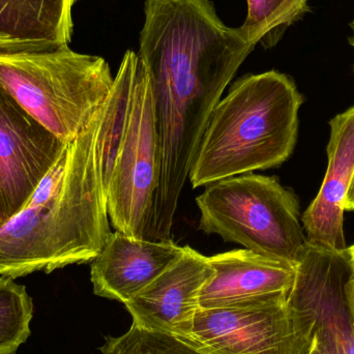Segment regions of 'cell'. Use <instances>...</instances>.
Wrapping results in <instances>:
<instances>
[{"instance_id":"6da1fadb","label":"cell","mask_w":354,"mask_h":354,"mask_svg":"<svg viewBox=\"0 0 354 354\" xmlns=\"http://www.w3.org/2000/svg\"><path fill=\"white\" fill-rule=\"evenodd\" d=\"M138 56L151 78L163 158L189 162L227 85L255 45L210 0H145Z\"/></svg>"},{"instance_id":"7a4b0ae2","label":"cell","mask_w":354,"mask_h":354,"mask_svg":"<svg viewBox=\"0 0 354 354\" xmlns=\"http://www.w3.org/2000/svg\"><path fill=\"white\" fill-rule=\"evenodd\" d=\"M102 107L0 228V276L50 274L91 262L103 249L112 232L97 159Z\"/></svg>"},{"instance_id":"3957f363","label":"cell","mask_w":354,"mask_h":354,"mask_svg":"<svg viewBox=\"0 0 354 354\" xmlns=\"http://www.w3.org/2000/svg\"><path fill=\"white\" fill-rule=\"evenodd\" d=\"M303 103L295 81L278 71L235 81L196 149L189 174L193 189L282 165L295 149Z\"/></svg>"},{"instance_id":"277c9868","label":"cell","mask_w":354,"mask_h":354,"mask_svg":"<svg viewBox=\"0 0 354 354\" xmlns=\"http://www.w3.org/2000/svg\"><path fill=\"white\" fill-rule=\"evenodd\" d=\"M113 81L103 57L68 47L0 51V85L64 142L74 140L95 118Z\"/></svg>"},{"instance_id":"5b68a950","label":"cell","mask_w":354,"mask_h":354,"mask_svg":"<svg viewBox=\"0 0 354 354\" xmlns=\"http://www.w3.org/2000/svg\"><path fill=\"white\" fill-rule=\"evenodd\" d=\"M199 228L260 255L297 266L309 243L299 203L274 177L248 174L206 185L196 198Z\"/></svg>"},{"instance_id":"8992f818","label":"cell","mask_w":354,"mask_h":354,"mask_svg":"<svg viewBox=\"0 0 354 354\" xmlns=\"http://www.w3.org/2000/svg\"><path fill=\"white\" fill-rule=\"evenodd\" d=\"M161 174V147L151 78L140 60L130 115L107 191L115 231L145 239Z\"/></svg>"},{"instance_id":"52a82bcc","label":"cell","mask_w":354,"mask_h":354,"mask_svg":"<svg viewBox=\"0 0 354 354\" xmlns=\"http://www.w3.org/2000/svg\"><path fill=\"white\" fill-rule=\"evenodd\" d=\"M177 337L205 354H308L313 334L286 301L199 309Z\"/></svg>"},{"instance_id":"ba28073f","label":"cell","mask_w":354,"mask_h":354,"mask_svg":"<svg viewBox=\"0 0 354 354\" xmlns=\"http://www.w3.org/2000/svg\"><path fill=\"white\" fill-rule=\"evenodd\" d=\"M353 279L348 248L309 245L297 266L289 308L311 324L314 338L330 354H354V319L349 303Z\"/></svg>"},{"instance_id":"9c48e42d","label":"cell","mask_w":354,"mask_h":354,"mask_svg":"<svg viewBox=\"0 0 354 354\" xmlns=\"http://www.w3.org/2000/svg\"><path fill=\"white\" fill-rule=\"evenodd\" d=\"M66 145L0 85V210L8 221L26 205Z\"/></svg>"},{"instance_id":"30bf717a","label":"cell","mask_w":354,"mask_h":354,"mask_svg":"<svg viewBox=\"0 0 354 354\" xmlns=\"http://www.w3.org/2000/svg\"><path fill=\"white\" fill-rule=\"evenodd\" d=\"M212 276L199 293V309L254 307L286 303L297 266L247 249L208 257Z\"/></svg>"},{"instance_id":"8fae6325","label":"cell","mask_w":354,"mask_h":354,"mask_svg":"<svg viewBox=\"0 0 354 354\" xmlns=\"http://www.w3.org/2000/svg\"><path fill=\"white\" fill-rule=\"evenodd\" d=\"M208 257L189 245L165 272L124 304L133 324L179 336L199 310V293L212 276Z\"/></svg>"},{"instance_id":"7c38bea8","label":"cell","mask_w":354,"mask_h":354,"mask_svg":"<svg viewBox=\"0 0 354 354\" xmlns=\"http://www.w3.org/2000/svg\"><path fill=\"white\" fill-rule=\"evenodd\" d=\"M183 253V247L170 239L149 241L115 231L91 261L93 293L124 305Z\"/></svg>"},{"instance_id":"4fadbf2b","label":"cell","mask_w":354,"mask_h":354,"mask_svg":"<svg viewBox=\"0 0 354 354\" xmlns=\"http://www.w3.org/2000/svg\"><path fill=\"white\" fill-rule=\"evenodd\" d=\"M330 127L328 170L301 223L309 245L345 250L344 200L354 172V106L335 116Z\"/></svg>"},{"instance_id":"5bb4252c","label":"cell","mask_w":354,"mask_h":354,"mask_svg":"<svg viewBox=\"0 0 354 354\" xmlns=\"http://www.w3.org/2000/svg\"><path fill=\"white\" fill-rule=\"evenodd\" d=\"M79 0H0V51L68 47Z\"/></svg>"},{"instance_id":"9a60e30c","label":"cell","mask_w":354,"mask_h":354,"mask_svg":"<svg viewBox=\"0 0 354 354\" xmlns=\"http://www.w3.org/2000/svg\"><path fill=\"white\" fill-rule=\"evenodd\" d=\"M139 64L140 58L138 54L132 50L126 52L118 74L114 77L111 91L102 107L97 149L106 198L114 164L128 124Z\"/></svg>"},{"instance_id":"2e32d148","label":"cell","mask_w":354,"mask_h":354,"mask_svg":"<svg viewBox=\"0 0 354 354\" xmlns=\"http://www.w3.org/2000/svg\"><path fill=\"white\" fill-rule=\"evenodd\" d=\"M248 16L239 27L250 43L274 48L287 29L308 10L309 0H247Z\"/></svg>"},{"instance_id":"e0dca14e","label":"cell","mask_w":354,"mask_h":354,"mask_svg":"<svg viewBox=\"0 0 354 354\" xmlns=\"http://www.w3.org/2000/svg\"><path fill=\"white\" fill-rule=\"evenodd\" d=\"M14 280L0 276V354H14L30 336L32 301Z\"/></svg>"},{"instance_id":"ac0fdd59","label":"cell","mask_w":354,"mask_h":354,"mask_svg":"<svg viewBox=\"0 0 354 354\" xmlns=\"http://www.w3.org/2000/svg\"><path fill=\"white\" fill-rule=\"evenodd\" d=\"M103 354H205L176 335L156 332L133 324L118 338H109Z\"/></svg>"},{"instance_id":"d6986e66","label":"cell","mask_w":354,"mask_h":354,"mask_svg":"<svg viewBox=\"0 0 354 354\" xmlns=\"http://www.w3.org/2000/svg\"><path fill=\"white\" fill-rule=\"evenodd\" d=\"M344 209L347 210V212H354V172L351 183H349L346 197H345Z\"/></svg>"},{"instance_id":"ffe728a7","label":"cell","mask_w":354,"mask_h":354,"mask_svg":"<svg viewBox=\"0 0 354 354\" xmlns=\"http://www.w3.org/2000/svg\"><path fill=\"white\" fill-rule=\"evenodd\" d=\"M308 354H330L326 349H324L322 345L318 343V341L316 340L315 338L312 339V344L311 347H310V351Z\"/></svg>"},{"instance_id":"44dd1931","label":"cell","mask_w":354,"mask_h":354,"mask_svg":"<svg viewBox=\"0 0 354 354\" xmlns=\"http://www.w3.org/2000/svg\"><path fill=\"white\" fill-rule=\"evenodd\" d=\"M349 303H351L354 319V278L351 280V284H349Z\"/></svg>"},{"instance_id":"7402d4cb","label":"cell","mask_w":354,"mask_h":354,"mask_svg":"<svg viewBox=\"0 0 354 354\" xmlns=\"http://www.w3.org/2000/svg\"><path fill=\"white\" fill-rule=\"evenodd\" d=\"M349 254H351V266L353 268V278H354V245L348 248Z\"/></svg>"},{"instance_id":"603a6c76","label":"cell","mask_w":354,"mask_h":354,"mask_svg":"<svg viewBox=\"0 0 354 354\" xmlns=\"http://www.w3.org/2000/svg\"><path fill=\"white\" fill-rule=\"evenodd\" d=\"M6 222H8V218H6V216H4L1 210H0V228H1Z\"/></svg>"},{"instance_id":"cb8c5ba5","label":"cell","mask_w":354,"mask_h":354,"mask_svg":"<svg viewBox=\"0 0 354 354\" xmlns=\"http://www.w3.org/2000/svg\"><path fill=\"white\" fill-rule=\"evenodd\" d=\"M351 28H353V37L349 39V43H351V45L354 48V19L353 22H351Z\"/></svg>"}]
</instances>
